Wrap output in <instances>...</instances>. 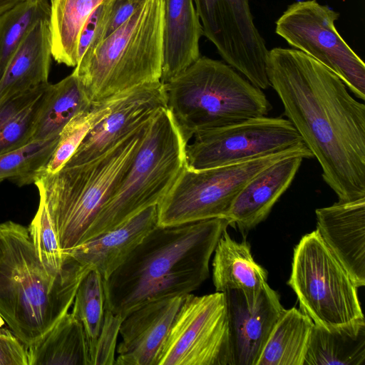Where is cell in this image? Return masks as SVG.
I'll list each match as a JSON object with an SVG mask.
<instances>
[{
	"label": "cell",
	"mask_w": 365,
	"mask_h": 365,
	"mask_svg": "<svg viewBox=\"0 0 365 365\" xmlns=\"http://www.w3.org/2000/svg\"><path fill=\"white\" fill-rule=\"evenodd\" d=\"M267 73L338 201L365 198V105L336 74L297 49L269 51Z\"/></svg>",
	"instance_id": "obj_1"
},
{
	"label": "cell",
	"mask_w": 365,
	"mask_h": 365,
	"mask_svg": "<svg viewBox=\"0 0 365 365\" xmlns=\"http://www.w3.org/2000/svg\"><path fill=\"white\" fill-rule=\"evenodd\" d=\"M114 0L102 1L91 12L80 33L78 43V63L86 51L93 48L98 42L102 29Z\"/></svg>",
	"instance_id": "obj_35"
},
{
	"label": "cell",
	"mask_w": 365,
	"mask_h": 365,
	"mask_svg": "<svg viewBox=\"0 0 365 365\" xmlns=\"http://www.w3.org/2000/svg\"><path fill=\"white\" fill-rule=\"evenodd\" d=\"M26 353L28 365H89L83 327L68 312Z\"/></svg>",
	"instance_id": "obj_25"
},
{
	"label": "cell",
	"mask_w": 365,
	"mask_h": 365,
	"mask_svg": "<svg viewBox=\"0 0 365 365\" xmlns=\"http://www.w3.org/2000/svg\"><path fill=\"white\" fill-rule=\"evenodd\" d=\"M185 295L152 301L128 314L120 327L115 365H157Z\"/></svg>",
	"instance_id": "obj_16"
},
{
	"label": "cell",
	"mask_w": 365,
	"mask_h": 365,
	"mask_svg": "<svg viewBox=\"0 0 365 365\" xmlns=\"http://www.w3.org/2000/svg\"><path fill=\"white\" fill-rule=\"evenodd\" d=\"M312 158L308 148L292 149L236 164L195 170L186 164L158 205V225L225 218L245 185L261 170L286 158Z\"/></svg>",
	"instance_id": "obj_9"
},
{
	"label": "cell",
	"mask_w": 365,
	"mask_h": 365,
	"mask_svg": "<svg viewBox=\"0 0 365 365\" xmlns=\"http://www.w3.org/2000/svg\"><path fill=\"white\" fill-rule=\"evenodd\" d=\"M103 0H53L49 19L53 58L70 67L78 64L81 31L93 10Z\"/></svg>",
	"instance_id": "obj_27"
},
{
	"label": "cell",
	"mask_w": 365,
	"mask_h": 365,
	"mask_svg": "<svg viewBox=\"0 0 365 365\" xmlns=\"http://www.w3.org/2000/svg\"><path fill=\"white\" fill-rule=\"evenodd\" d=\"M163 87L167 108L186 144L198 133L266 116L272 109L262 89L227 63L205 56Z\"/></svg>",
	"instance_id": "obj_6"
},
{
	"label": "cell",
	"mask_w": 365,
	"mask_h": 365,
	"mask_svg": "<svg viewBox=\"0 0 365 365\" xmlns=\"http://www.w3.org/2000/svg\"><path fill=\"white\" fill-rule=\"evenodd\" d=\"M203 34L223 60L255 86H270L269 51L254 24L249 0H194Z\"/></svg>",
	"instance_id": "obj_13"
},
{
	"label": "cell",
	"mask_w": 365,
	"mask_h": 365,
	"mask_svg": "<svg viewBox=\"0 0 365 365\" xmlns=\"http://www.w3.org/2000/svg\"><path fill=\"white\" fill-rule=\"evenodd\" d=\"M158 225V205H153L117 227L78 245L66 254L92 269H96L105 281Z\"/></svg>",
	"instance_id": "obj_19"
},
{
	"label": "cell",
	"mask_w": 365,
	"mask_h": 365,
	"mask_svg": "<svg viewBox=\"0 0 365 365\" xmlns=\"http://www.w3.org/2000/svg\"><path fill=\"white\" fill-rule=\"evenodd\" d=\"M185 147L186 165L201 170L236 164L292 149L307 148L292 123L252 118L197 133Z\"/></svg>",
	"instance_id": "obj_11"
},
{
	"label": "cell",
	"mask_w": 365,
	"mask_h": 365,
	"mask_svg": "<svg viewBox=\"0 0 365 365\" xmlns=\"http://www.w3.org/2000/svg\"><path fill=\"white\" fill-rule=\"evenodd\" d=\"M212 281L216 292L241 290L248 299H256L267 283V272L257 263L250 245L238 242L225 230L214 250Z\"/></svg>",
	"instance_id": "obj_22"
},
{
	"label": "cell",
	"mask_w": 365,
	"mask_h": 365,
	"mask_svg": "<svg viewBox=\"0 0 365 365\" xmlns=\"http://www.w3.org/2000/svg\"><path fill=\"white\" fill-rule=\"evenodd\" d=\"M53 0H50V2H51Z\"/></svg>",
	"instance_id": "obj_40"
},
{
	"label": "cell",
	"mask_w": 365,
	"mask_h": 365,
	"mask_svg": "<svg viewBox=\"0 0 365 365\" xmlns=\"http://www.w3.org/2000/svg\"><path fill=\"white\" fill-rule=\"evenodd\" d=\"M202 35L194 0H164L162 83L200 57L199 42Z\"/></svg>",
	"instance_id": "obj_20"
},
{
	"label": "cell",
	"mask_w": 365,
	"mask_h": 365,
	"mask_svg": "<svg viewBox=\"0 0 365 365\" xmlns=\"http://www.w3.org/2000/svg\"><path fill=\"white\" fill-rule=\"evenodd\" d=\"M287 284L314 324L331 330L364 319L359 287L317 230L295 246Z\"/></svg>",
	"instance_id": "obj_8"
},
{
	"label": "cell",
	"mask_w": 365,
	"mask_h": 365,
	"mask_svg": "<svg viewBox=\"0 0 365 365\" xmlns=\"http://www.w3.org/2000/svg\"><path fill=\"white\" fill-rule=\"evenodd\" d=\"M48 82L18 94L0 106V154L32 141L34 126Z\"/></svg>",
	"instance_id": "obj_28"
},
{
	"label": "cell",
	"mask_w": 365,
	"mask_h": 365,
	"mask_svg": "<svg viewBox=\"0 0 365 365\" xmlns=\"http://www.w3.org/2000/svg\"><path fill=\"white\" fill-rule=\"evenodd\" d=\"M91 269L69 255L61 269L43 263L27 227L12 221L0 224V314L26 346L68 312Z\"/></svg>",
	"instance_id": "obj_3"
},
{
	"label": "cell",
	"mask_w": 365,
	"mask_h": 365,
	"mask_svg": "<svg viewBox=\"0 0 365 365\" xmlns=\"http://www.w3.org/2000/svg\"><path fill=\"white\" fill-rule=\"evenodd\" d=\"M186 145L168 108H161L148 123L128 172L81 244L158 205L186 164Z\"/></svg>",
	"instance_id": "obj_7"
},
{
	"label": "cell",
	"mask_w": 365,
	"mask_h": 365,
	"mask_svg": "<svg viewBox=\"0 0 365 365\" xmlns=\"http://www.w3.org/2000/svg\"><path fill=\"white\" fill-rule=\"evenodd\" d=\"M50 15V0H24L0 15V79L30 31L40 20H49Z\"/></svg>",
	"instance_id": "obj_30"
},
{
	"label": "cell",
	"mask_w": 365,
	"mask_h": 365,
	"mask_svg": "<svg viewBox=\"0 0 365 365\" xmlns=\"http://www.w3.org/2000/svg\"><path fill=\"white\" fill-rule=\"evenodd\" d=\"M92 103L73 72L56 83H48L36 118L32 140L59 137L66 125Z\"/></svg>",
	"instance_id": "obj_23"
},
{
	"label": "cell",
	"mask_w": 365,
	"mask_h": 365,
	"mask_svg": "<svg viewBox=\"0 0 365 365\" xmlns=\"http://www.w3.org/2000/svg\"><path fill=\"white\" fill-rule=\"evenodd\" d=\"M157 365H230L225 294L185 296Z\"/></svg>",
	"instance_id": "obj_12"
},
{
	"label": "cell",
	"mask_w": 365,
	"mask_h": 365,
	"mask_svg": "<svg viewBox=\"0 0 365 365\" xmlns=\"http://www.w3.org/2000/svg\"><path fill=\"white\" fill-rule=\"evenodd\" d=\"M364 364V319L331 330L314 324L304 365Z\"/></svg>",
	"instance_id": "obj_24"
},
{
	"label": "cell",
	"mask_w": 365,
	"mask_h": 365,
	"mask_svg": "<svg viewBox=\"0 0 365 365\" xmlns=\"http://www.w3.org/2000/svg\"><path fill=\"white\" fill-rule=\"evenodd\" d=\"M313 326L312 319L299 309H284L257 365H304Z\"/></svg>",
	"instance_id": "obj_26"
},
{
	"label": "cell",
	"mask_w": 365,
	"mask_h": 365,
	"mask_svg": "<svg viewBox=\"0 0 365 365\" xmlns=\"http://www.w3.org/2000/svg\"><path fill=\"white\" fill-rule=\"evenodd\" d=\"M304 157L295 155L272 164L253 177L241 190L225 219L247 232L264 221L291 185Z\"/></svg>",
	"instance_id": "obj_18"
},
{
	"label": "cell",
	"mask_w": 365,
	"mask_h": 365,
	"mask_svg": "<svg viewBox=\"0 0 365 365\" xmlns=\"http://www.w3.org/2000/svg\"><path fill=\"white\" fill-rule=\"evenodd\" d=\"M143 1L144 0H114L100 34L98 44L122 26Z\"/></svg>",
	"instance_id": "obj_36"
},
{
	"label": "cell",
	"mask_w": 365,
	"mask_h": 365,
	"mask_svg": "<svg viewBox=\"0 0 365 365\" xmlns=\"http://www.w3.org/2000/svg\"><path fill=\"white\" fill-rule=\"evenodd\" d=\"M230 331V365H257L260 354L284 308L268 283L256 299L238 289L224 292Z\"/></svg>",
	"instance_id": "obj_14"
},
{
	"label": "cell",
	"mask_w": 365,
	"mask_h": 365,
	"mask_svg": "<svg viewBox=\"0 0 365 365\" xmlns=\"http://www.w3.org/2000/svg\"><path fill=\"white\" fill-rule=\"evenodd\" d=\"M163 108L167 105L160 81L127 91L110 113L87 134L66 163L79 164L98 157L133 130L148 123Z\"/></svg>",
	"instance_id": "obj_15"
},
{
	"label": "cell",
	"mask_w": 365,
	"mask_h": 365,
	"mask_svg": "<svg viewBox=\"0 0 365 365\" xmlns=\"http://www.w3.org/2000/svg\"><path fill=\"white\" fill-rule=\"evenodd\" d=\"M338 18L337 12L316 0L297 1L277 19L275 32L332 71L364 101L365 64L337 31Z\"/></svg>",
	"instance_id": "obj_10"
},
{
	"label": "cell",
	"mask_w": 365,
	"mask_h": 365,
	"mask_svg": "<svg viewBox=\"0 0 365 365\" xmlns=\"http://www.w3.org/2000/svg\"><path fill=\"white\" fill-rule=\"evenodd\" d=\"M164 0H144L118 29L86 51L73 73L91 103L160 81Z\"/></svg>",
	"instance_id": "obj_5"
},
{
	"label": "cell",
	"mask_w": 365,
	"mask_h": 365,
	"mask_svg": "<svg viewBox=\"0 0 365 365\" xmlns=\"http://www.w3.org/2000/svg\"><path fill=\"white\" fill-rule=\"evenodd\" d=\"M150 121L91 160L66 163L53 174L36 177L34 184L44 198L63 254L82 242L98 212L119 186L140 147Z\"/></svg>",
	"instance_id": "obj_4"
},
{
	"label": "cell",
	"mask_w": 365,
	"mask_h": 365,
	"mask_svg": "<svg viewBox=\"0 0 365 365\" xmlns=\"http://www.w3.org/2000/svg\"><path fill=\"white\" fill-rule=\"evenodd\" d=\"M52 58L49 20L42 19L8 63L0 79V106L18 94L48 83Z\"/></svg>",
	"instance_id": "obj_21"
},
{
	"label": "cell",
	"mask_w": 365,
	"mask_h": 365,
	"mask_svg": "<svg viewBox=\"0 0 365 365\" xmlns=\"http://www.w3.org/2000/svg\"><path fill=\"white\" fill-rule=\"evenodd\" d=\"M24 0H0V15Z\"/></svg>",
	"instance_id": "obj_38"
},
{
	"label": "cell",
	"mask_w": 365,
	"mask_h": 365,
	"mask_svg": "<svg viewBox=\"0 0 365 365\" xmlns=\"http://www.w3.org/2000/svg\"><path fill=\"white\" fill-rule=\"evenodd\" d=\"M105 311L103 279L96 269H91L77 289L71 312L83 327L89 365L103 324Z\"/></svg>",
	"instance_id": "obj_31"
},
{
	"label": "cell",
	"mask_w": 365,
	"mask_h": 365,
	"mask_svg": "<svg viewBox=\"0 0 365 365\" xmlns=\"http://www.w3.org/2000/svg\"><path fill=\"white\" fill-rule=\"evenodd\" d=\"M58 138L32 140L0 154V182L9 179L19 186L34 183L36 173L50 159Z\"/></svg>",
	"instance_id": "obj_32"
},
{
	"label": "cell",
	"mask_w": 365,
	"mask_h": 365,
	"mask_svg": "<svg viewBox=\"0 0 365 365\" xmlns=\"http://www.w3.org/2000/svg\"><path fill=\"white\" fill-rule=\"evenodd\" d=\"M4 320L3 317L0 314V329H1L2 326L4 324Z\"/></svg>",
	"instance_id": "obj_39"
},
{
	"label": "cell",
	"mask_w": 365,
	"mask_h": 365,
	"mask_svg": "<svg viewBox=\"0 0 365 365\" xmlns=\"http://www.w3.org/2000/svg\"><path fill=\"white\" fill-rule=\"evenodd\" d=\"M125 93L93 103L88 109L75 115L63 128L50 159L38 171L35 180L38 175L53 174L59 170L72 156L87 134L110 113Z\"/></svg>",
	"instance_id": "obj_29"
},
{
	"label": "cell",
	"mask_w": 365,
	"mask_h": 365,
	"mask_svg": "<svg viewBox=\"0 0 365 365\" xmlns=\"http://www.w3.org/2000/svg\"><path fill=\"white\" fill-rule=\"evenodd\" d=\"M317 230L358 287L365 285V198L315 211Z\"/></svg>",
	"instance_id": "obj_17"
},
{
	"label": "cell",
	"mask_w": 365,
	"mask_h": 365,
	"mask_svg": "<svg viewBox=\"0 0 365 365\" xmlns=\"http://www.w3.org/2000/svg\"><path fill=\"white\" fill-rule=\"evenodd\" d=\"M0 365H28L26 346L6 329H0Z\"/></svg>",
	"instance_id": "obj_37"
},
{
	"label": "cell",
	"mask_w": 365,
	"mask_h": 365,
	"mask_svg": "<svg viewBox=\"0 0 365 365\" xmlns=\"http://www.w3.org/2000/svg\"><path fill=\"white\" fill-rule=\"evenodd\" d=\"M225 218L158 225L105 281L106 309L125 317L140 306L185 295L209 277V263L227 229Z\"/></svg>",
	"instance_id": "obj_2"
},
{
	"label": "cell",
	"mask_w": 365,
	"mask_h": 365,
	"mask_svg": "<svg viewBox=\"0 0 365 365\" xmlns=\"http://www.w3.org/2000/svg\"><path fill=\"white\" fill-rule=\"evenodd\" d=\"M123 319L122 316L106 309L103 324L90 358V365L115 364L117 339Z\"/></svg>",
	"instance_id": "obj_34"
},
{
	"label": "cell",
	"mask_w": 365,
	"mask_h": 365,
	"mask_svg": "<svg viewBox=\"0 0 365 365\" xmlns=\"http://www.w3.org/2000/svg\"><path fill=\"white\" fill-rule=\"evenodd\" d=\"M39 194V204L28 231L40 259L57 269L65 265L68 255L60 250L43 195Z\"/></svg>",
	"instance_id": "obj_33"
}]
</instances>
